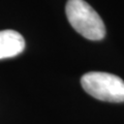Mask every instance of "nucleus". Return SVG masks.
I'll use <instances>...</instances> for the list:
<instances>
[{
    "label": "nucleus",
    "instance_id": "obj_1",
    "mask_svg": "<svg viewBox=\"0 0 124 124\" xmlns=\"http://www.w3.org/2000/svg\"><path fill=\"white\" fill-rule=\"evenodd\" d=\"M65 13L69 24L85 38L100 40L106 35V26L101 18L86 1L68 0Z\"/></svg>",
    "mask_w": 124,
    "mask_h": 124
},
{
    "label": "nucleus",
    "instance_id": "obj_2",
    "mask_svg": "<svg viewBox=\"0 0 124 124\" xmlns=\"http://www.w3.org/2000/svg\"><path fill=\"white\" fill-rule=\"evenodd\" d=\"M81 84L84 90L96 99L108 102L124 101V81L115 75L90 71L82 77Z\"/></svg>",
    "mask_w": 124,
    "mask_h": 124
},
{
    "label": "nucleus",
    "instance_id": "obj_3",
    "mask_svg": "<svg viewBox=\"0 0 124 124\" xmlns=\"http://www.w3.org/2000/svg\"><path fill=\"white\" fill-rule=\"evenodd\" d=\"M25 49V40L22 34L15 30L0 31V60L16 57Z\"/></svg>",
    "mask_w": 124,
    "mask_h": 124
}]
</instances>
